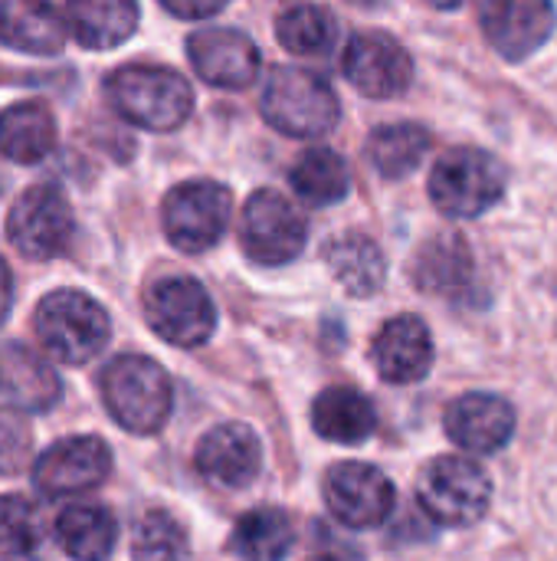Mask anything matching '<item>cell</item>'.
Wrapping results in <instances>:
<instances>
[{
	"label": "cell",
	"instance_id": "4316f807",
	"mask_svg": "<svg viewBox=\"0 0 557 561\" xmlns=\"http://www.w3.org/2000/svg\"><path fill=\"white\" fill-rule=\"evenodd\" d=\"M430 151V131L417 122L378 125L368 138V161L381 178H407Z\"/></svg>",
	"mask_w": 557,
	"mask_h": 561
},
{
	"label": "cell",
	"instance_id": "8fae6325",
	"mask_svg": "<svg viewBox=\"0 0 557 561\" xmlns=\"http://www.w3.org/2000/svg\"><path fill=\"white\" fill-rule=\"evenodd\" d=\"M325 503L328 513L348 526V529H378L391 519L394 506H397V493L394 483L371 463H335L325 473Z\"/></svg>",
	"mask_w": 557,
	"mask_h": 561
},
{
	"label": "cell",
	"instance_id": "603a6c76",
	"mask_svg": "<svg viewBox=\"0 0 557 561\" xmlns=\"http://www.w3.org/2000/svg\"><path fill=\"white\" fill-rule=\"evenodd\" d=\"M312 427L332 444H364L378 427L374 404L358 388H325L312 404Z\"/></svg>",
	"mask_w": 557,
	"mask_h": 561
},
{
	"label": "cell",
	"instance_id": "5bb4252c",
	"mask_svg": "<svg viewBox=\"0 0 557 561\" xmlns=\"http://www.w3.org/2000/svg\"><path fill=\"white\" fill-rule=\"evenodd\" d=\"M187 59L194 72L217 89H246L263 69L259 46L233 26L194 30L187 36Z\"/></svg>",
	"mask_w": 557,
	"mask_h": 561
},
{
	"label": "cell",
	"instance_id": "7402d4cb",
	"mask_svg": "<svg viewBox=\"0 0 557 561\" xmlns=\"http://www.w3.org/2000/svg\"><path fill=\"white\" fill-rule=\"evenodd\" d=\"M69 36L85 49L121 46L138 30V3L131 0H76L62 7Z\"/></svg>",
	"mask_w": 557,
	"mask_h": 561
},
{
	"label": "cell",
	"instance_id": "1f68e13d",
	"mask_svg": "<svg viewBox=\"0 0 557 561\" xmlns=\"http://www.w3.org/2000/svg\"><path fill=\"white\" fill-rule=\"evenodd\" d=\"M135 561H190V539L167 510H151L138 519L131 536Z\"/></svg>",
	"mask_w": 557,
	"mask_h": 561
},
{
	"label": "cell",
	"instance_id": "6da1fadb",
	"mask_svg": "<svg viewBox=\"0 0 557 561\" xmlns=\"http://www.w3.org/2000/svg\"><path fill=\"white\" fill-rule=\"evenodd\" d=\"M105 95L125 122L144 131H174L194 112L190 82L177 69L158 62H128L115 69L105 82Z\"/></svg>",
	"mask_w": 557,
	"mask_h": 561
},
{
	"label": "cell",
	"instance_id": "5b68a950",
	"mask_svg": "<svg viewBox=\"0 0 557 561\" xmlns=\"http://www.w3.org/2000/svg\"><path fill=\"white\" fill-rule=\"evenodd\" d=\"M420 510L450 529L476 526L492 503V480L489 473L469 457H437L423 467L417 480Z\"/></svg>",
	"mask_w": 557,
	"mask_h": 561
},
{
	"label": "cell",
	"instance_id": "ffe728a7",
	"mask_svg": "<svg viewBox=\"0 0 557 561\" xmlns=\"http://www.w3.org/2000/svg\"><path fill=\"white\" fill-rule=\"evenodd\" d=\"M69 39V23L59 7L49 3H0V43L30 56H56Z\"/></svg>",
	"mask_w": 557,
	"mask_h": 561
},
{
	"label": "cell",
	"instance_id": "d6a6232c",
	"mask_svg": "<svg viewBox=\"0 0 557 561\" xmlns=\"http://www.w3.org/2000/svg\"><path fill=\"white\" fill-rule=\"evenodd\" d=\"M33 457V427L23 411L0 408V477H16Z\"/></svg>",
	"mask_w": 557,
	"mask_h": 561
},
{
	"label": "cell",
	"instance_id": "8d00e7d4",
	"mask_svg": "<svg viewBox=\"0 0 557 561\" xmlns=\"http://www.w3.org/2000/svg\"><path fill=\"white\" fill-rule=\"evenodd\" d=\"M315 561H338V559H315Z\"/></svg>",
	"mask_w": 557,
	"mask_h": 561
},
{
	"label": "cell",
	"instance_id": "4fadbf2b",
	"mask_svg": "<svg viewBox=\"0 0 557 561\" xmlns=\"http://www.w3.org/2000/svg\"><path fill=\"white\" fill-rule=\"evenodd\" d=\"M341 72L361 95L394 99L407 92L414 79V59L391 33L368 30V33H355L345 43Z\"/></svg>",
	"mask_w": 557,
	"mask_h": 561
},
{
	"label": "cell",
	"instance_id": "484cf974",
	"mask_svg": "<svg viewBox=\"0 0 557 561\" xmlns=\"http://www.w3.org/2000/svg\"><path fill=\"white\" fill-rule=\"evenodd\" d=\"M295 546V526L286 510L259 506L236 519L230 549L243 561H286Z\"/></svg>",
	"mask_w": 557,
	"mask_h": 561
},
{
	"label": "cell",
	"instance_id": "7c38bea8",
	"mask_svg": "<svg viewBox=\"0 0 557 561\" xmlns=\"http://www.w3.org/2000/svg\"><path fill=\"white\" fill-rule=\"evenodd\" d=\"M112 473V450L102 437L79 434L56 440L33 463V486L46 500L79 496L102 486Z\"/></svg>",
	"mask_w": 557,
	"mask_h": 561
},
{
	"label": "cell",
	"instance_id": "d4e9b609",
	"mask_svg": "<svg viewBox=\"0 0 557 561\" xmlns=\"http://www.w3.org/2000/svg\"><path fill=\"white\" fill-rule=\"evenodd\" d=\"M328 273L338 286H345L351 296L364 299L374 296L387 279V263L381 247L364 233H341L325 247Z\"/></svg>",
	"mask_w": 557,
	"mask_h": 561
},
{
	"label": "cell",
	"instance_id": "30bf717a",
	"mask_svg": "<svg viewBox=\"0 0 557 561\" xmlns=\"http://www.w3.org/2000/svg\"><path fill=\"white\" fill-rule=\"evenodd\" d=\"M76 220L66 194L56 184L26 187L7 214V240L33 263L59 256L72 240Z\"/></svg>",
	"mask_w": 557,
	"mask_h": 561
},
{
	"label": "cell",
	"instance_id": "9c48e42d",
	"mask_svg": "<svg viewBox=\"0 0 557 561\" xmlns=\"http://www.w3.org/2000/svg\"><path fill=\"white\" fill-rule=\"evenodd\" d=\"M144 319L167 345L197 348L217 329V306L194 276H164L144 296Z\"/></svg>",
	"mask_w": 557,
	"mask_h": 561
},
{
	"label": "cell",
	"instance_id": "e0dca14e",
	"mask_svg": "<svg viewBox=\"0 0 557 561\" xmlns=\"http://www.w3.org/2000/svg\"><path fill=\"white\" fill-rule=\"evenodd\" d=\"M0 398L16 411L46 414L62 401V378L30 345L0 342Z\"/></svg>",
	"mask_w": 557,
	"mask_h": 561
},
{
	"label": "cell",
	"instance_id": "3957f363",
	"mask_svg": "<svg viewBox=\"0 0 557 561\" xmlns=\"http://www.w3.org/2000/svg\"><path fill=\"white\" fill-rule=\"evenodd\" d=\"M39 345L59 362L82 368L105 352L112 339L108 312L82 289H56L43 296L33 316Z\"/></svg>",
	"mask_w": 557,
	"mask_h": 561
},
{
	"label": "cell",
	"instance_id": "ac0fdd59",
	"mask_svg": "<svg viewBox=\"0 0 557 561\" xmlns=\"http://www.w3.org/2000/svg\"><path fill=\"white\" fill-rule=\"evenodd\" d=\"M446 434L466 454H499L515 434V411L499 394H463L446 408Z\"/></svg>",
	"mask_w": 557,
	"mask_h": 561
},
{
	"label": "cell",
	"instance_id": "8992f818",
	"mask_svg": "<svg viewBox=\"0 0 557 561\" xmlns=\"http://www.w3.org/2000/svg\"><path fill=\"white\" fill-rule=\"evenodd\" d=\"M506 194V168L483 148H453L430 171V201L440 214L473 220Z\"/></svg>",
	"mask_w": 557,
	"mask_h": 561
},
{
	"label": "cell",
	"instance_id": "4dcf8cb0",
	"mask_svg": "<svg viewBox=\"0 0 557 561\" xmlns=\"http://www.w3.org/2000/svg\"><path fill=\"white\" fill-rule=\"evenodd\" d=\"M43 542H46L43 510L20 493L0 496V552L7 559H30L39 552Z\"/></svg>",
	"mask_w": 557,
	"mask_h": 561
},
{
	"label": "cell",
	"instance_id": "e575fe53",
	"mask_svg": "<svg viewBox=\"0 0 557 561\" xmlns=\"http://www.w3.org/2000/svg\"><path fill=\"white\" fill-rule=\"evenodd\" d=\"M10 309H13V273L0 256V325L7 322Z\"/></svg>",
	"mask_w": 557,
	"mask_h": 561
},
{
	"label": "cell",
	"instance_id": "836d02e7",
	"mask_svg": "<svg viewBox=\"0 0 557 561\" xmlns=\"http://www.w3.org/2000/svg\"><path fill=\"white\" fill-rule=\"evenodd\" d=\"M223 7H227L223 0H213V3H174V0H164V10L181 16V20H204V16L220 13Z\"/></svg>",
	"mask_w": 557,
	"mask_h": 561
},
{
	"label": "cell",
	"instance_id": "52a82bcc",
	"mask_svg": "<svg viewBox=\"0 0 557 561\" xmlns=\"http://www.w3.org/2000/svg\"><path fill=\"white\" fill-rule=\"evenodd\" d=\"M309 243L305 214L279 191H256L240 210V247L259 266H286Z\"/></svg>",
	"mask_w": 557,
	"mask_h": 561
},
{
	"label": "cell",
	"instance_id": "cb8c5ba5",
	"mask_svg": "<svg viewBox=\"0 0 557 561\" xmlns=\"http://www.w3.org/2000/svg\"><path fill=\"white\" fill-rule=\"evenodd\" d=\"M56 148V118L43 102H16L0 112V154L16 164H39Z\"/></svg>",
	"mask_w": 557,
	"mask_h": 561
},
{
	"label": "cell",
	"instance_id": "277c9868",
	"mask_svg": "<svg viewBox=\"0 0 557 561\" xmlns=\"http://www.w3.org/2000/svg\"><path fill=\"white\" fill-rule=\"evenodd\" d=\"M259 108L263 118L289 138H322L341 118L335 89L299 66H276L266 76Z\"/></svg>",
	"mask_w": 557,
	"mask_h": 561
},
{
	"label": "cell",
	"instance_id": "44dd1931",
	"mask_svg": "<svg viewBox=\"0 0 557 561\" xmlns=\"http://www.w3.org/2000/svg\"><path fill=\"white\" fill-rule=\"evenodd\" d=\"M53 536L72 561H108L118 546V519L98 503H72L56 516Z\"/></svg>",
	"mask_w": 557,
	"mask_h": 561
},
{
	"label": "cell",
	"instance_id": "d6986e66",
	"mask_svg": "<svg viewBox=\"0 0 557 561\" xmlns=\"http://www.w3.org/2000/svg\"><path fill=\"white\" fill-rule=\"evenodd\" d=\"M374 365L391 385H414L430 375L433 335L420 316H394L374 339Z\"/></svg>",
	"mask_w": 557,
	"mask_h": 561
},
{
	"label": "cell",
	"instance_id": "9a60e30c",
	"mask_svg": "<svg viewBox=\"0 0 557 561\" xmlns=\"http://www.w3.org/2000/svg\"><path fill=\"white\" fill-rule=\"evenodd\" d=\"M555 7L542 0H489L479 7V23L492 49L512 62L532 56L555 33Z\"/></svg>",
	"mask_w": 557,
	"mask_h": 561
},
{
	"label": "cell",
	"instance_id": "d590c367",
	"mask_svg": "<svg viewBox=\"0 0 557 561\" xmlns=\"http://www.w3.org/2000/svg\"><path fill=\"white\" fill-rule=\"evenodd\" d=\"M0 561H10V559H7V556H3V552H0Z\"/></svg>",
	"mask_w": 557,
	"mask_h": 561
},
{
	"label": "cell",
	"instance_id": "2e32d148",
	"mask_svg": "<svg viewBox=\"0 0 557 561\" xmlns=\"http://www.w3.org/2000/svg\"><path fill=\"white\" fill-rule=\"evenodd\" d=\"M194 463L204 480L223 490H246L263 473V444L246 424H220L200 437Z\"/></svg>",
	"mask_w": 557,
	"mask_h": 561
},
{
	"label": "cell",
	"instance_id": "f1b7e54d",
	"mask_svg": "<svg viewBox=\"0 0 557 561\" xmlns=\"http://www.w3.org/2000/svg\"><path fill=\"white\" fill-rule=\"evenodd\" d=\"M276 36L295 56H322L338 39V20L318 3H295L276 16Z\"/></svg>",
	"mask_w": 557,
	"mask_h": 561
},
{
	"label": "cell",
	"instance_id": "83f0119b",
	"mask_svg": "<svg viewBox=\"0 0 557 561\" xmlns=\"http://www.w3.org/2000/svg\"><path fill=\"white\" fill-rule=\"evenodd\" d=\"M292 191L312 207H332L348 197L351 171L348 161L332 148H309L289 171Z\"/></svg>",
	"mask_w": 557,
	"mask_h": 561
},
{
	"label": "cell",
	"instance_id": "7a4b0ae2",
	"mask_svg": "<svg viewBox=\"0 0 557 561\" xmlns=\"http://www.w3.org/2000/svg\"><path fill=\"white\" fill-rule=\"evenodd\" d=\"M98 388L112 421L138 437L158 434L174 411V385L148 355L112 358L98 378Z\"/></svg>",
	"mask_w": 557,
	"mask_h": 561
},
{
	"label": "cell",
	"instance_id": "f546056e",
	"mask_svg": "<svg viewBox=\"0 0 557 561\" xmlns=\"http://www.w3.org/2000/svg\"><path fill=\"white\" fill-rule=\"evenodd\" d=\"M473 276V260L469 250L460 237H443L433 240L430 247L420 250L414 263V279L427 293H460Z\"/></svg>",
	"mask_w": 557,
	"mask_h": 561
},
{
	"label": "cell",
	"instance_id": "ba28073f",
	"mask_svg": "<svg viewBox=\"0 0 557 561\" xmlns=\"http://www.w3.org/2000/svg\"><path fill=\"white\" fill-rule=\"evenodd\" d=\"M233 217V194L217 181H187L167 191L161 227L181 253H207L220 243Z\"/></svg>",
	"mask_w": 557,
	"mask_h": 561
}]
</instances>
